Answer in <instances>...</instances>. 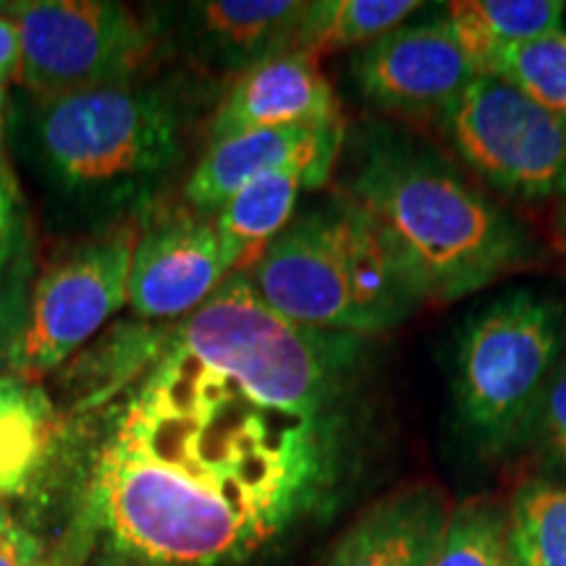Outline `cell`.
<instances>
[{"label":"cell","mask_w":566,"mask_h":566,"mask_svg":"<svg viewBox=\"0 0 566 566\" xmlns=\"http://www.w3.org/2000/svg\"><path fill=\"white\" fill-rule=\"evenodd\" d=\"M428 566H514L506 509L485 499L457 506Z\"/></svg>","instance_id":"obj_21"},{"label":"cell","mask_w":566,"mask_h":566,"mask_svg":"<svg viewBox=\"0 0 566 566\" xmlns=\"http://www.w3.org/2000/svg\"><path fill=\"white\" fill-rule=\"evenodd\" d=\"M21 63V40L19 30L9 13H0V87L19 74Z\"/></svg>","instance_id":"obj_25"},{"label":"cell","mask_w":566,"mask_h":566,"mask_svg":"<svg viewBox=\"0 0 566 566\" xmlns=\"http://www.w3.org/2000/svg\"><path fill=\"white\" fill-rule=\"evenodd\" d=\"M449 516L438 488H401L346 530L325 566H428Z\"/></svg>","instance_id":"obj_14"},{"label":"cell","mask_w":566,"mask_h":566,"mask_svg":"<svg viewBox=\"0 0 566 566\" xmlns=\"http://www.w3.org/2000/svg\"><path fill=\"white\" fill-rule=\"evenodd\" d=\"M6 139V92L0 87V150H3Z\"/></svg>","instance_id":"obj_26"},{"label":"cell","mask_w":566,"mask_h":566,"mask_svg":"<svg viewBox=\"0 0 566 566\" xmlns=\"http://www.w3.org/2000/svg\"><path fill=\"white\" fill-rule=\"evenodd\" d=\"M247 275L286 321L357 338L399 328L428 302L405 252L346 195L296 216Z\"/></svg>","instance_id":"obj_4"},{"label":"cell","mask_w":566,"mask_h":566,"mask_svg":"<svg viewBox=\"0 0 566 566\" xmlns=\"http://www.w3.org/2000/svg\"><path fill=\"white\" fill-rule=\"evenodd\" d=\"M422 3L417 0H317L304 6L294 51L317 55L365 48L401 27Z\"/></svg>","instance_id":"obj_18"},{"label":"cell","mask_w":566,"mask_h":566,"mask_svg":"<svg viewBox=\"0 0 566 566\" xmlns=\"http://www.w3.org/2000/svg\"><path fill=\"white\" fill-rule=\"evenodd\" d=\"M9 17L21 40L19 82L34 101L137 82L155 48V30L108 0H24Z\"/></svg>","instance_id":"obj_6"},{"label":"cell","mask_w":566,"mask_h":566,"mask_svg":"<svg viewBox=\"0 0 566 566\" xmlns=\"http://www.w3.org/2000/svg\"><path fill=\"white\" fill-rule=\"evenodd\" d=\"M331 118H342L334 87L315 59L292 51L244 71L233 82L212 118L210 142L273 126L321 124Z\"/></svg>","instance_id":"obj_13"},{"label":"cell","mask_w":566,"mask_h":566,"mask_svg":"<svg viewBox=\"0 0 566 566\" xmlns=\"http://www.w3.org/2000/svg\"><path fill=\"white\" fill-rule=\"evenodd\" d=\"M137 237V221L90 233L40 275L9 344V365L17 378L38 384L129 304Z\"/></svg>","instance_id":"obj_7"},{"label":"cell","mask_w":566,"mask_h":566,"mask_svg":"<svg viewBox=\"0 0 566 566\" xmlns=\"http://www.w3.org/2000/svg\"><path fill=\"white\" fill-rule=\"evenodd\" d=\"M21 247H24V226L19 218V202L13 184L0 168V317L6 313V296L13 279H19Z\"/></svg>","instance_id":"obj_23"},{"label":"cell","mask_w":566,"mask_h":566,"mask_svg":"<svg viewBox=\"0 0 566 566\" xmlns=\"http://www.w3.org/2000/svg\"><path fill=\"white\" fill-rule=\"evenodd\" d=\"M527 441L537 446V454L546 459V464L566 472V354L543 391Z\"/></svg>","instance_id":"obj_22"},{"label":"cell","mask_w":566,"mask_h":566,"mask_svg":"<svg viewBox=\"0 0 566 566\" xmlns=\"http://www.w3.org/2000/svg\"><path fill=\"white\" fill-rule=\"evenodd\" d=\"M55 409L32 380L0 375V495L17 493L40 470Z\"/></svg>","instance_id":"obj_17"},{"label":"cell","mask_w":566,"mask_h":566,"mask_svg":"<svg viewBox=\"0 0 566 566\" xmlns=\"http://www.w3.org/2000/svg\"><path fill=\"white\" fill-rule=\"evenodd\" d=\"M488 76H499L543 108L566 118V32L501 48L488 61Z\"/></svg>","instance_id":"obj_20"},{"label":"cell","mask_w":566,"mask_h":566,"mask_svg":"<svg viewBox=\"0 0 566 566\" xmlns=\"http://www.w3.org/2000/svg\"><path fill=\"white\" fill-rule=\"evenodd\" d=\"M506 514L514 566H566V483L527 480Z\"/></svg>","instance_id":"obj_19"},{"label":"cell","mask_w":566,"mask_h":566,"mask_svg":"<svg viewBox=\"0 0 566 566\" xmlns=\"http://www.w3.org/2000/svg\"><path fill=\"white\" fill-rule=\"evenodd\" d=\"M17 145L61 223L87 233L153 210L184 155V111L158 84L30 97Z\"/></svg>","instance_id":"obj_2"},{"label":"cell","mask_w":566,"mask_h":566,"mask_svg":"<svg viewBox=\"0 0 566 566\" xmlns=\"http://www.w3.org/2000/svg\"><path fill=\"white\" fill-rule=\"evenodd\" d=\"M344 145V118L233 134L210 142L184 187L187 208L216 216L239 189L273 171L304 168L328 181Z\"/></svg>","instance_id":"obj_11"},{"label":"cell","mask_w":566,"mask_h":566,"mask_svg":"<svg viewBox=\"0 0 566 566\" xmlns=\"http://www.w3.org/2000/svg\"><path fill=\"white\" fill-rule=\"evenodd\" d=\"M300 0H208L179 11L176 34L187 53L212 69L244 74L294 51L304 13Z\"/></svg>","instance_id":"obj_12"},{"label":"cell","mask_w":566,"mask_h":566,"mask_svg":"<svg viewBox=\"0 0 566 566\" xmlns=\"http://www.w3.org/2000/svg\"><path fill=\"white\" fill-rule=\"evenodd\" d=\"M441 129L495 192L522 202L566 197V118L499 76H475L441 116Z\"/></svg>","instance_id":"obj_8"},{"label":"cell","mask_w":566,"mask_h":566,"mask_svg":"<svg viewBox=\"0 0 566 566\" xmlns=\"http://www.w3.org/2000/svg\"><path fill=\"white\" fill-rule=\"evenodd\" d=\"M216 218L192 208L142 216L129 273V307L145 321H184L229 279Z\"/></svg>","instance_id":"obj_10"},{"label":"cell","mask_w":566,"mask_h":566,"mask_svg":"<svg viewBox=\"0 0 566 566\" xmlns=\"http://www.w3.org/2000/svg\"><path fill=\"white\" fill-rule=\"evenodd\" d=\"M344 417L275 405L168 331L105 417L90 525L124 566L247 562L331 491Z\"/></svg>","instance_id":"obj_1"},{"label":"cell","mask_w":566,"mask_h":566,"mask_svg":"<svg viewBox=\"0 0 566 566\" xmlns=\"http://www.w3.org/2000/svg\"><path fill=\"white\" fill-rule=\"evenodd\" d=\"M480 76L449 19L401 24L352 59V80L373 108L407 118L441 116Z\"/></svg>","instance_id":"obj_9"},{"label":"cell","mask_w":566,"mask_h":566,"mask_svg":"<svg viewBox=\"0 0 566 566\" xmlns=\"http://www.w3.org/2000/svg\"><path fill=\"white\" fill-rule=\"evenodd\" d=\"M566 349V310L514 289L464 323L454 357V405L462 430L485 454L530 438L537 405Z\"/></svg>","instance_id":"obj_5"},{"label":"cell","mask_w":566,"mask_h":566,"mask_svg":"<svg viewBox=\"0 0 566 566\" xmlns=\"http://www.w3.org/2000/svg\"><path fill=\"white\" fill-rule=\"evenodd\" d=\"M405 252L428 302H457L527 263L530 239L493 200L433 153L373 132L346 181Z\"/></svg>","instance_id":"obj_3"},{"label":"cell","mask_w":566,"mask_h":566,"mask_svg":"<svg viewBox=\"0 0 566 566\" xmlns=\"http://www.w3.org/2000/svg\"><path fill=\"white\" fill-rule=\"evenodd\" d=\"M451 32L480 76L501 48L562 30V0H459L446 6Z\"/></svg>","instance_id":"obj_16"},{"label":"cell","mask_w":566,"mask_h":566,"mask_svg":"<svg viewBox=\"0 0 566 566\" xmlns=\"http://www.w3.org/2000/svg\"><path fill=\"white\" fill-rule=\"evenodd\" d=\"M323 184L325 181L304 168H286V171L260 176L239 189L212 216L229 273L247 271L268 250V244L294 221L302 192L323 187Z\"/></svg>","instance_id":"obj_15"},{"label":"cell","mask_w":566,"mask_h":566,"mask_svg":"<svg viewBox=\"0 0 566 566\" xmlns=\"http://www.w3.org/2000/svg\"><path fill=\"white\" fill-rule=\"evenodd\" d=\"M38 541L0 512V566H38Z\"/></svg>","instance_id":"obj_24"}]
</instances>
